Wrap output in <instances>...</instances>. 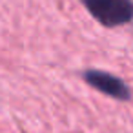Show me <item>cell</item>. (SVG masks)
<instances>
[{"label": "cell", "mask_w": 133, "mask_h": 133, "mask_svg": "<svg viewBox=\"0 0 133 133\" xmlns=\"http://www.w3.org/2000/svg\"><path fill=\"white\" fill-rule=\"evenodd\" d=\"M86 9L106 28H115L133 18L131 0H82Z\"/></svg>", "instance_id": "obj_1"}, {"label": "cell", "mask_w": 133, "mask_h": 133, "mask_svg": "<svg viewBox=\"0 0 133 133\" xmlns=\"http://www.w3.org/2000/svg\"><path fill=\"white\" fill-rule=\"evenodd\" d=\"M84 78H86L88 84H91L93 88L100 89L102 93H106V95H109L113 98H118V100L129 98L128 86L120 78H117V77H113L109 73H104V71H86Z\"/></svg>", "instance_id": "obj_2"}]
</instances>
